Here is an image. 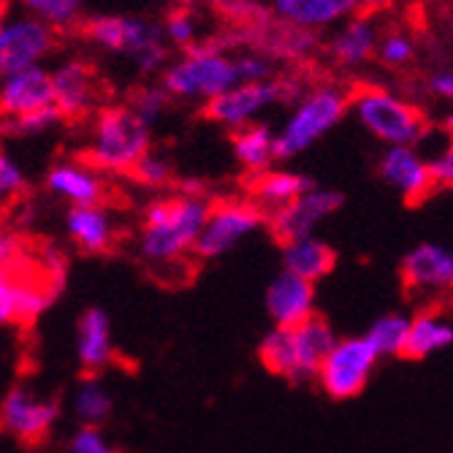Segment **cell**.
<instances>
[{
	"label": "cell",
	"instance_id": "6da1fadb",
	"mask_svg": "<svg viewBox=\"0 0 453 453\" xmlns=\"http://www.w3.org/2000/svg\"><path fill=\"white\" fill-rule=\"evenodd\" d=\"M215 203L201 193L185 190L177 196L152 198L144 207L139 253L147 264H174L190 250L203 231Z\"/></svg>",
	"mask_w": 453,
	"mask_h": 453
},
{
	"label": "cell",
	"instance_id": "7a4b0ae2",
	"mask_svg": "<svg viewBox=\"0 0 453 453\" xmlns=\"http://www.w3.org/2000/svg\"><path fill=\"white\" fill-rule=\"evenodd\" d=\"M163 88L177 101H203L210 104L226 90L242 85L236 55L223 50L215 41L193 44L177 60L163 68Z\"/></svg>",
	"mask_w": 453,
	"mask_h": 453
},
{
	"label": "cell",
	"instance_id": "3957f363",
	"mask_svg": "<svg viewBox=\"0 0 453 453\" xmlns=\"http://www.w3.org/2000/svg\"><path fill=\"white\" fill-rule=\"evenodd\" d=\"M350 111V96L337 85H318L302 93L274 131L277 160H294L332 134Z\"/></svg>",
	"mask_w": 453,
	"mask_h": 453
},
{
	"label": "cell",
	"instance_id": "277c9868",
	"mask_svg": "<svg viewBox=\"0 0 453 453\" xmlns=\"http://www.w3.org/2000/svg\"><path fill=\"white\" fill-rule=\"evenodd\" d=\"M152 150V131L131 106H106L98 111L88 163L106 174H131L136 163Z\"/></svg>",
	"mask_w": 453,
	"mask_h": 453
},
{
	"label": "cell",
	"instance_id": "5b68a950",
	"mask_svg": "<svg viewBox=\"0 0 453 453\" xmlns=\"http://www.w3.org/2000/svg\"><path fill=\"white\" fill-rule=\"evenodd\" d=\"M350 114L358 126L386 147H418L426 139L424 114L388 88L366 85L350 96Z\"/></svg>",
	"mask_w": 453,
	"mask_h": 453
},
{
	"label": "cell",
	"instance_id": "8992f818",
	"mask_svg": "<svg viewBox=\"0 0 453 453\" xmlns=\"http://www.w3.org/2000/svg\"><path fill=\"white\" fill-rule=\"evenodd\" d=\"M85 33L96 47L131 58L142 73H155L163 65H169V47L166 38H163V27L150 19L104 14L88 19Z\"/></svg>",
	"mask_w": 453,
	"mask_h": 453
},
{
	"label": "cell",
	"instance_id": "52a82bcc",
	"mask_svg": "<svg viewBox=\"0 0 453 453\" xmlns=\"http://www.w3.org/2000/svg\"><path fill=\"white\" fill-rule=\"evenodd\" d=\"M302 90L296 81L288 79H266V81H242V85L226 90L215 101L207 104V117L228 131H239L258 122L269 109L285 101H296Z\"/></svg>",
	"mask_w": 453,
	"mask_h": 453
},
{
	"label": "cell",
	"instance_id": "ba28073f",
	"mask_svg": "<svg viewBox=\"0 0 453 453\" xmlns=\"http://www.w3.org/2000/svg\"><path fill=\"white\" fill-rule=\"evenodd\" d=\"M378 361L380 356L369 345L366 337L337 340V345L326 356L315 380L332 399H353L366 388Z\"/></svg>",
	"mask_w": 453,
	"mask_h": 453
},
{
	"label": "cell",
	"instance_id": "9c48e42d",
	"mask_svg": "<svg viewBox=\"0 0 453 453\" xmlns=\"http://www.w3.org/2000/svg\"><path fill=\"white\" fill-rule=\"evenodd\" d=\"M266 212L258 210L253 201H223L215 203L203 231L196 242V256L198 258H220L250 239L264 226Z\"/></svg>",
	"mask_w": 453,
	"mask_h": 453
},
{
	"label": "cell",
	"instance_id": "30bf717a",
	"mask_svg": "<svg viewBox=\"0 0 453 453\" xmlns=\"http://www.w3.org/2000/svg\"><path fill=\"white\" fill-rule=\"evenodd\" d=\"M55 47V27L33 14L0 19V79L38 65Z\"/></svg>",
	"mask_w": 453,
	"mask_h": 453
},
{
	"label": "cell",
	"instance_id": "8fae6325",
	"mask_svg": "<svg viewBox=\"0 0 453 453\" xmlns=\"http://www.w3.org/2000/svg\"><path fill=\"white\" fill-rule=\"evenodd\" d=\"M402 282L407 294L437 299L453 294V250L440 242H421L402 258Z\"/></svg>",
	"mask_w": 453,
	"mask_h": 453
},
{
	"label": "cell",
	"instance_id": "7c38bea8",
	"mask_svg": "<svg viewBox=\"0 0 453 453\" xmlns=\"http://www.w3.org/2000/svg\"><path fill=\"white\" fill-rule=\"evenodd\" d=\"M342 201H345V196L340 190L312 185L296 201L288 203V207L272 212L269 215V228H272L274 239L282 242V244L285 242H294V239L312 236L315 228L326 218H332L334 212H340Z\"/></svg>",
	"mask_w": 453,
	"mask_h": 453
},
{
	"label": "cell",
	"instance_id": "4fadbf2b",
	"mask_svg": "<svg viewBox=\"0 0 453 453\" xmlns=\"http://www.w3.org/2000/svg\"><path fill=\"white\" fill-rule=\"evenodd\" d=\"M378 177L396 190L407 203L424 201L437 185L432 177V163L418 147H386L378 160Z\"/></svg>",
	"mask_w": 453,
	"mask_h": 453
},
{
	"label": "cell",
	"instance_id": "5bb4252c",
	"mask_svg": "<svg viewBox=\"0 0 453 453\" xmlns=\"http://www.w3.org/2000/svg\"><path fill=\"white\" fill-rule=\"evenodd\" d=\"M60 416L55 399H38L27 388H12L0 402V426L22 442H38L50 434Z\"/></svg>",
	"mask_w": 453,
	"mask_h": 453
},
{
	"label": "cell",
	"instance_id": "9a60e30c",
	"mask_svg": "<svg viewBox=\"0 0 453 453\" xmlns=\"http://www.w3.org/2000/svg\"><path fill=\"white\" fill-rule=\"evenodd\" d=\"M266 312L274 326L294 328L315 315V282L282 269L266 288Z\"/></svg>",
	"mask_w": 453,
	"mask_h": 453
},
{
	"label": "cell",
	"instance_id": "2e32d148",
	"mask_svg": "<svg viewBox=\"0 0 453 453\" xmlns=\"http://www.w3.org/2000/svg\"><path fill=\"white\" fill-rule=\"evenodd\" d=\"M55 104L52 90V71L30 65L12 76L0 79V114L19 117L27 111H38Z\"/></svg>",
	"mask_w": 453,
	"mask_h": 453
},
{
	"label": "cell",
	"instance_id": "e0dca14e",
	"mask_svg": "<svg viewBox=\"0 0 453 453\" xmlns=\"http://www.w3.org/2000/svg\"><path fill=\"white\" fill-rule=\"evenodd\" d=\"M366 0H269L274 19L302 30H326L358 14Z\"/></svg>",
	"mask_w": 453,
	"mask_h": 453
},
{
	"label": "cell",
	"instance_id": "ac0fdd59",
	"mask_svg": "<svg viewBox=\"0 0 453 453\" xmlns=\"http://www.w3.org/2000/svg\"><path fill=\"white\" fill-rule=\"evenodd\" d=\"M378 44H380L378 25L364 14H353L345 22H340L334 35L328 38V55H332V60L340 68L358 71L378 55Z\"/></svg>",
	"mask_w": 453,
	"mask_h": 453
},
{
	"label": "cell",
	"instance_id": "d6986e66",
	"mask_svg": "<svg viewBox=\"0 0 453 453\" xmlns=\"http://www.w3.org/2000/svg\"><path fill=\"white\" fill-rule=\"evenodd\" d=\"M47 188L65 198L71 207H96L104 201L101 172L85 160H60L47 172Z\"/></svg>",
	"mask_w": 453,
	"mask_h": 453
},
{
	"label": "cell",
	"instance_id": "ffe728a7",
	"mask_svg": "<svg viewBox=\"0 0 453 453\" xmlns=\"http://www.w3.org/2000/svg\"><path fill=\"white\" fill-rule=\"evenodd\" d=\"M52 90H55V106L63 111L65 119L88 117L98 93L90 65L81 60H65L52 71Z\"/></svg>",
	"mask_w": 453,
	"mask_h": 453
},
{
	"label": "cell",
	"instance_id": "44dd1931",
	"mask_svg": "<svg viewBox=\"0 0 453 453\" xmlns=\"http://www.w3.org/2000/svg\"><path fill=\"white\" fill-rule=\"evenodd\" d=\"M76 356L79 364L88 369L90 375L101 372L104 366L114 361V337H111V320L104 310L90 307L79 318L76 328Z\"/></svg>",
	"mask_w": 453,
	"mask_h": 453
},
{
	"label": "cell",
	"instance_id": "7402d4cb",
	"mask_svg": "<svg viewBox=\"0 0 453 453\" xmlns=\"http://www.w3.org/2000/svg\"><path fill=\"white\" fill-rule=\"evenodd\" d=\"M337 345L334 328L323 318L312 315L304 323L294 326V350H296V383L315 380L326 356Z\"/></svg>",
	"mask_w": 453,
	"mask_h": 453
},
{
	"label": "cell",
	"instance_id": "603a6c76",
	"mask_svg": "<svg viewBox=\"0 0 453 453\" xmlns=\"http://www.w3.org/2000/svg\"><path fill=\"white\" fill-rule=\"evenodd\" d=\"M65 231L79 250L90 256L106 253L114 244V223L101 203H96V207H71L65 215Z\"/></svg>",
	"mask_w": 453,
	"mask_h": 453
},
{
	"label": "cell",
	"instance_id": "cb8c5ba5",
	"mask_svg": "<svg viewBox=\"0 0 453 453\" xmlns=\"http://www.w3.org/2000/svg\"><path fill=\"white\" fill-rule=\"evenodd\" d=\"M337 264V253L334 247L318 239L315 234L312 236H304V239H294V242H285L282 244V269L294 272L310 282H318L323 277L332 274Z\"/></svg>",
	"mask_w": 453,
	"mask_h": 453
},
{
	"label": "cell",
	"instance_id": "d4e9b609",
	"mask_svg": "<svg viewBox=\"0 0 453 453\" xmlns=\"http://www.w3.org/2000/svg\"><path fill=\"white\" fill-rule=\"evenodd\" d=\"M315 182L299 172L291 169H266L261 174H256L253 182V203L258 210H264L266 215L288 207L291 201H296L304 190H310Z\"/></svg>",
	"mask_w": 453,
	"mask_h": 453
},
{
	"label": "cell",
	"instance_id": "484cf974",
	"mask_svg": "<svg viewBox=\"0 0 453 453\" xmlns=\"http://www.w3.org/2000/svg\"><path fill=\"white\" fill-rule=\"evenodd\" d=\"M234 157L236 163L250 174H261L272 169L277 160V144H274V131L266 122H253V126L234 131Z\"/></svg>",
	"mask_w": 453,
	"mask_h": 453
},
{
	"label": "cell",
	"instance_id": "4316f807",
	"mask_svg": "<svg viewBox=\"0 0 453 453\" xmlns=\"http://www.w3.org/2000/svg\"><path fill=\"white\" fill-rule=\"evenodd\" d=\"M450 345H453V323L445 315L434 310H424L416 318H410V337L404 348L407 358H429Z\"/></svg>",
	"mask_w": 453,
	"mask_h": 453
},
{
	"label": "cell",
	"instance_id": "83f0119b",
	"mask_svg": "<svg viewBox=\"0 0 453 453\" xmlns=\"http://www.w3.org/2000/svg\"><path fill=\"white\" fill-rule=\"evenodd\" d=\"M258 356L272 375L288 378L296 383V350H294V328L274 326L261 340Z\"/></svg>",
	"mask_w": 453,
	"mask_h": 453
},
{
	"label": "cell",
	"instance_id": "f1b7e54d",
	"mask_svg": "<svg viewBox=\"0 0 453 453\" xmlns=\"http://www.w3.org/2000/svg\"><path fill=\"white\" fill-rule=\"evenodd\" d=\"M73 416L85 424V426H101L109 416H111V394L109 388L98 380V378H85L79 383V388L73 391Z\"/></svg>",
	"mask_w": 453,
	"mask_h": 453
},
{
	"label": "cell",
	"instance_id": "f546056e",
	"mask_svg": "<svg viewBox=\"0 0 453 453\" xmlns=\"http://www.w3.org/2000/svg\"><path fill=\"white\" fill-rule=\"evenodd\" d=\"M369 345L375 348V353L380 358H394V356H404L407 348V337H410V318L402 312H388L380 315L372 326L366 328Z\"/></svg>",
	"mask_w": 453,
	"mask_h": 453
},
{
	"label": "cell",
	"instance_id": "4dcf8cb0",
	"mask_svg": "<svg viewBox=\"0 0 453 453\" xmlns=\"http://www.w3.org/2000/svg\"><path fill=\"white\" fill-rule=\"evenodd\" d=\"M22 9L52 27H71L81 17V0H19Z\"/></svg>",
	"mask_w": 453,
	"mask_h": 453
},
{
	"label": "cell",
	"instance_id": "1f68e13d",
	"mask_svg": "<svg viewBox=\"0 0 453 453\" xmlns=\"http://www.w3.org/2000/svg\"><path fill=\"white\" fill-rule=\"evenodd\" d=\"M63 111L52 104L47 109H38V111H27V114H19V117H6L4 128L9 136H19V139H27V136H41L52 131L58 122H63Z\"/></svg>",
	"mask_w": 453,
	"mask_h": 453
},
{
	"label": "cell",
	"instance_id": "d6a6232c",
	"mask_svg": "<svg viewBox=\"0 0 453 453\" xmlns=\"http://www.w3.org/2000/svg\"><path fill=\"white\" fill-rule=\"evenodd\" d=\"M378 58L388 68H404L410 60L416 58V41L404 30H388L380 33V44H378Z\"/></svg>",
	"mask_w": 453,
	"mask_h": 453
},
{
	"label": "cell",
	"instance_id": "836d02e7",
	"mask_svg": "<svg viewBox=\"0 0 453 453\" xmlns=\"http://www.w3.org/2000/svg\"><path fill=\"white\" fill-rule=\"evenodd\" d=\"M131 177L144 185V188H163V185H169L172 177H174V163L163 155V152H155L150 150L136 166L131 172Z\"/></svg>",
	"mask_w": 453,
	"mask_h": 453
},
{
	"label": "cell",
	"instance_id": "e575fe53",
	"mask_svg": "<svg viewBox=\"0 0 453 453\" xmlns=\"http://www.w3.org/2000/svg\"><path fill=\"white\" fill-rule=\"evenodd\" d=\"M169 93H166V88L163 85H150V88H142L136 96H134V101H131V109L147 122V126L152 128L155 122L166 114V109H169Z\"/></svg>",
	"mask_w": 453,
	"mask_h": 453
},
{
	"label": "cell",
	"instance_id": "d590c367",
	"mask_svg": "<svg viewBox=\"0 0 453 453\" xmlns=\"http://www.w3.org/2000/svg\"><path fill=\"white\" fill-rule=\"evenodd\" d=\"M196 35H198V19L190 12H172L166 22H163V38L172 47L190 50L196 44Z\"/></svg>",
	"mask_w": 453,
	"mask_h": 453
},
{
	"label": "cell",
	"instance_id": "8d00e7d4",
	"mask_svg": "<svg viewBox=\"0 0 453 453\" xmlns=\"http://www.w3.org/2000/svg\"><path fill=\"white\" fill-rule=\"evenodd\" d=\"M25 188H27V174L9 152L0 150V203L17 198Z\"/></svg>",
	"mask_w": 453,
	"mask_h": 453
},
{
	"label": "cell",
	"instance_id": "74e56055",
	"mask_svg": "<svg viewBox=\"0 0 453 453\" xmlns=\"http://www.w3.org/2000/svg\"><path fill=\"white\" fill-rule=\"evenodd\" d=\"M236 68L242 81H266L274 79V60L258 50H247L236 55Z\"/></svg>",
	"mask_w": 453,
	"mask_h": 453
},
{
	"label": "cell",
	"instance_id": "f35d334b",
	"mask_svg": "<svg viewBox=\"0 0 453 453\" xmlns=\"http://www.w3.org/2000/svg\"><path fill=\"white\" fill-rule=\"evenodd\" d=\"M68 453H119L98 426H85L76 429V434L68 442Z\"/></svg>",
	"mask_w": 453,
	"mask_h": 453
},
{
	"label": "cell",
	"instance_id": "ab89813d",
	"mask_svg": "<svg viewBox=\"0 0 453 453\" xmlns=\"http://www.w3.org/2000/svg\"><path fill=\"white\" fill-rule=\"evenodd\" d=\"M19 272H0V326L17 320V302H19Z\"/></svg>",
	"mask_w": 453,
	"mask_h": 453
},
{
	"label": "cell",
	"instance_id": "60d3db41",
	"mask_svg": "<svg viewBox=\"0 0 453 453\" xmlns=\"http://www.w3.org/2000/svg\"><path fill=\"white\" fill-rule=\"evenodd\" d=\"M432 163V177L437 188H453V131H445V144L437 150Z\"/></svg>",
	"mask_w": 453,
	"mask_h": 453
},
{
	"label": "cell",
	"instance_id": "b9f144b4",
	"mask_svg": "<svg viewBox=\"0 0 453 453\" xmlns=\"http://www.w3.org/2000/svg\"><path fill=\"white\" fill-rule=\"evenodd\" d=\"M65 269H68L65 256L55 250V247H47V250L41 253V277H44L58 294L65 288Z\"/></svg>",
	"mask_w": 453,
	"mask_h": 453
},
{
	"label": "cell",
	"instance_id": "7bdbcfd3",
	"mask_svg": "<svg viewBox=\"0 0 453 453\" xmlns=\"http://www.w3.org/2000/svg\"><path fill=\"white\" fill-rule=\"evenodd\" d=\"M22 239L14 231H0V272H19Z\"/></svg>",
	"mask_w": 453,
	"mask_h": 453
},
{
	"label": "cell",
	"instance_id": "ee69618b",
	"mask_svg": "<svg viewBox=\"0 0 453 453\" xmlns=\"http://www.w3.org/2000/svg\"><path fill=\"white\" fill-rule=\"evenodd\" d=\"M426 90H429L434 98H440V101H445V104H453V68H440V71H434V73L429 76V81H426Z\"/></svg>",
	"mask_w": 453,
	"mask_h": 453
},
{
	"label": "cell",
	"instance_id": "f6af8a7d",
	"mask_svg": "<svg viewBox=\"0 0 453 453\" xmlns=\"http://www.w3.org/2000/svg\"><path fill=\"white\" fill-rule=\"evenodd\" d=\"M0 19H4V9H0Z\"/></svg>",
	"mask_w": 453,
	"mask_h": 453
}]
</instances>
